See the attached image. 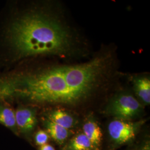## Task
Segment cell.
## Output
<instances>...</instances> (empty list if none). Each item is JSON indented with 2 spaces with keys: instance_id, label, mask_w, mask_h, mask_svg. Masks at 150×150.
<instances>
[{
  "instance_id": "cell-1",
  "label": "cell",
  "mask_w": 150,
  "mask_h": 150,
  "mask_svg": "<svg viewBox=\"0 0 150 150\" xmlns=\"http://www.w3.org/2000/svg\"><path fill=\"white\" fill-rule=\"evenodd\" d=\"M7 40L16 58L61 54L70 47L68 32L59 22L40 13H28L11 22Z\"/></svg>"
},
{
  "instance_id": "cell-2",
  "label": "cell",
  "mask_w": 150,
  "mask_h": 150,
  "mask_svg": "<svg viewBox=\"0 0 150 150\" xmlns=\"http://www.w3.org/2000/svg\"><path fill=\"white\" fill-rule=\"evenodd\" d=\"M141 108L139 102L132 95L123 94L113 100L108 107V111L118 119L127 120L137 116Z\"/></svg>"
},
{
  "instance_id": "cell-3",
  "label": "cell",
  "mask_w": 150,
  "mask_h": 150,
  "mask_svg": "<svg viewBox=\"0 0 150 150\" xmlns=\"http://www.w3.org/2000/svg\"><path fill=\"white\" fill-rule=\"evenodd\" d=\"M138 127L136 123L117 119L109 123L108 131L113 141L117 144L122 145L134 139Z\"/></svg>"
},
{
  "instance_id": "cell-4",
  "label": "cell",
  "mask_w": 150,
  "mask_h": 150,
  "mask_svg": "<svg viewBox=\"0 0 150 150\" xmlns=\"http://www.w3.org/2000/svg\"><path fill=\"white\" fill-rule=\"evenodd\" d=\"M15 117L18 134L27 136L34 131L38 123L36 111L34 108L20 106L15 111Z\"/></svg>"
},
{
  "instance_id": "cell-5",
  "label": "cell",
  "mask_w": 150,
  "mask_h": 150,
  "mask_svg": "<svg viewBox=\"0 0 150 150\" xmlns=\"http://www.w3.org/2000/svg\"><path fill=\"white\" fill-rule=\"evenodd\" d=\"M0 124L18 135L16 125L15 111L5 102H0Z\"/></svg>"
},
{
  "instance_id": "cell-6",
  "label": "cell",
  "mask_w": 150,
  "mask_h": 150,
  "mask_svg": "<svg viewBox=\"0 0 150 150\" xmlns=\"http://www.w3.org/2000/svg\"><path fill=\"white\" fill-rule=\"evenodd\" d=\"M44 126L50 137L59 144H63L70 136L69 129L62 127L48 119L44 121Z\"/></svg>"
},
{
  "instance_id": "cell-7",
  "label": "cell",
  "mask_w": 150,
  "mask_h": 150,
  "mask_svg": "<svg viewBox=\"0 0 150 150\" xmlns=\"http://www.w3.org/2000/svg\"><path fill=\"white\" fill-rule=\"evenodd\" d=\"M47 119L65 129H69L75 126L76 121L69 113L61 110H57L51 111L48 115Z\"/></svg>"
},
{
  "instance_id": "cell-8",
  "label": "cell",
  "mask_w": 150,
  "mask_h": 150,
  "mask_svg": "<svg viewBox=\"0 0 150 150\" xmlns=\"http://www.w3.org/2000/svg\"><path fill=\"white\" fill-rule=\"evenodd\" d=\"M83 134L90 139L93 146L98 149L101 140L102 131L99 126L96 122L92 120H89L84 124L83 126Z\"/></svg>"
},
{
  "instance_id": "cell-9",
  "label": "cell",
  "mask_w": 150,
  "mask_h": 150,
  "mask_svg": "<svg viewBox=\"0 0 150 150\" xmlns=\"http://www.w3.org/2000/svg\"><path fill=\"white\" fill-rule=\"evenodd\" d=\"M134 90L139 98L147 105L150 103V81L146 77L137 78L134 80Z\"/></svg>"
},
{
  "instance_id": "cell-10",
  "label": "cell",
  "mask_w": 150,
  "mask_h": 150,
  "mask_svg": "<svg viewBox=\"0 0 150 150\" xmlns=\"http://www.w3.org/2000/svg\"><path fill=\"white\" fill-rule=\"evenodd\" d=\"M68 150H99L92 144L83 133L76 136L71 140L67 147Z\"/></svg>"
},
{
  "instance_id": "cell-11",
  "label": "cell",
  "mask_w": 150,
  "mask_h": 150,
  "mask_svg": "<svg viewBox=\"0 0 150 150\" xmlns=\"http://www.w3.org/2000/svg\"><path fill=\"white\" fill-rule=\"evenodd\" d=\"M50 138L48 133L43 129L38 131L35 135V142L36 145L40 147L42 145L47 144Z\"/></svg>"
},
{
  "instance_id": "cell-12",
  "label": "cell",
  "mask_w": 150,
  "mask_h": 150,
  "mask_svg": "<svg viewBox=\"0 0 150 150\" xmlns=\"http://www.w3.org/2000/svg\"><path fill=\"white\" fill-rule=\"evenodd\" d=\"M38 150H56L55 149L52 145H50L48 144L42 145L40 147Z\"/></svg>"
},
{
  "instance_id": "cell-13",
  "label": "cell",
  "mask_w": 150,
  "mask_h": 150,
  "mask_svg": "<svg viewBox=\"0 0 150 150\" xmlns=\"http://www.w3.org/2000/svg\"><path fill=\"white\" fill-rule=\"evenodd\" d=\"M143 150H150L149 145H148V144L146 145V146L144 147V148L143 149Z\"/></svg>"
}]
</instances>
